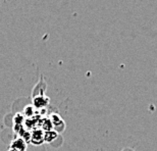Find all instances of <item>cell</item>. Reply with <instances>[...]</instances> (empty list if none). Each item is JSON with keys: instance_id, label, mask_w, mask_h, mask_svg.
<instances>
[{"instance_id": "6da1fadb", "label": "cell", "mask_w": 157, "mask_h": 151, "mask_svg": "<svg viewBox=\"0 0 157 151\" xmlns=\"http://www.w3.org/2000/svg\"><path fill=\"white\" fill-rule=\"evenodd\" d=\"M44 136H45V132L41 129H36L33 131V133L31 134V142L35 145H40L43 142H45L44 140Z\"/></svg>"}, {"instance_id": "7a4b0ae2", "label": "cell", "mask_w": 157, "mask_h": 151, "mask_svg": "<svg viewBox=\"0 0 157 151\" xmlns=\"http://www.w3.org/2000/svg\"><path fill=\"white\" fill-rule=\"evenodd\" d=\"M34 107L35 108H45L49 103V98L45 95H40L34 97Z\"/></svg>"}, {"instance_id": "3957f363", "label": "cell", "mask_w": 157, "mask_h": 151, "mask_svg": "<svg viewBox=\"0 0 157 151\" xmlns=\"http://www.w3.org/2000/svg\"><path fill=\"white\" fill-rule=\"evenodd\" d=\"M11 148L17 151H26L28 148V144L26 142V140L23 139V138H17L14 141H12Z\"/></svg>"}, {"instance_id": "277c9868", "label": "cell", "mask_w": 157, "mask_h": 151, "mask_svg": "<svg viewBox=\"0 0 157 151\" xmlns=\"http://www.w3.org/2000/svg\"><path fill=\"white\" fill-rule=\"evenodd\" d=\"M56 137H57V132H55L54 130L47 131V132H45L44 140H45V142H47V143H51V142H53V140L56 139Z\"/></svg>"}, {"instance_id": "5b68a950", "label": "cell", "mask_w": 157, "mask_h": 151, "mask_svg": "<svg viewBox=\"0 0 157 151\" xmlns=\"http://www.w3.org/2000/svg\"><path fill=\"white\" fill-rule=\"evenodd\" d=\"M35 112H36V109L34 106L32 105H29V106H27L26 108H25V110H24V113L26 114L28 118H34V114H35Z\"/></svg>"}, {"instance_id": "8992f818", "label": "cell", "mask_w": 157, "mask_h": 151, "mask_svg": "<svg viewBox=\"0 0 157 151\" xmlns=\"http://www.w3.org/2000/svg\"><path fill=\"white\" fill-rule=\"evenodd\" d=\"M23 115L21 114V113H17V115H15V118H14V122H15V124H17V126H21V124L23 122Z\"/></svg>"}, {"instance_id": "52a82bcc", "label": "cell", "mask_w": 157, "mask_h": 151, "mask_svg": "<svg viewBox=\"0 0 157 151\" xmlns=\"http://www.w3.org/2000/svg\"><path fill=\"white\" fill-rule=\"evenodd\" d=\"M122 151H134V150L132 149V148H124V149L122 150Z\"/></svg>"}, {"instance_id": "ba28073f", "label": "cell", "mask_w": 157, "mask_h": 151, "mask_svg": "<svg viewBox=\"0 0 157 151\" xmlns=\"http://www.w3.org/2000/svg\"><path fill=\"white\" fill-rule=\"evenodd\" d=\"M8 151H17V150H15V149L11 148V147H10V148H9V150H8Z\"/></svg>"}]
</instances>
